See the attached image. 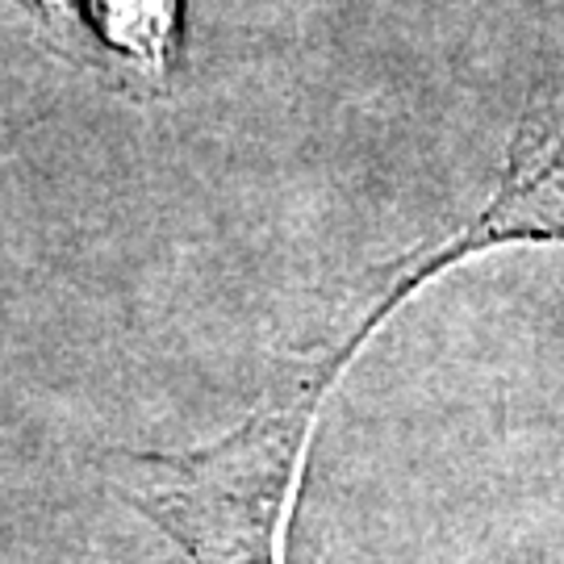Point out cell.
<instances>
[{
  "instance_id": "3957f363",
  "label": "cell",
  "mask_w": 564,
  "mask_h": 564,
  "mask_svg": "<svg viewBox=\"0 0 564 564\" xmlns=\"http://www.w3.org/2000/svg\"><path fill=\"white\" fill-rule=\"evenodd\" d=\"M93 21L121 55L160 67L172 46L176 0H93Z\"/></svg>"
},
{
  "instance_id": "6da1fadb",
  "label": "cell",
  "mask_w": 564,
  "mask_h": 564,
  "mask_svg": "<svg viewBox=\"0 0 564 564\" xmlns=\"http://www.w3.org/2000/svg\"><path fill=\"white\" fill-rule=\"evenodd\" d=\"M356 343L289 364L260 410L218 444L181 456H126L118 494L193 564H281L310 431L330 381L356 356Z\"/></svg>"
},
{
  "instance_id": "7a4b0ae2",
  "label": "cell",
  "mask_w": 564,
  "mask_h": 564,
  "mask_svg": "<svg viewBox=\"0 0 564 564\" xmlns=\"http://www.w3.org/2000/svg\"><path fill=\"white\" fill-rule=\"evenodd\" d=\"M564 242V101L531 109L514 134L510 160L494 197L473 223L431 251H414L393 268V289L381 310H393L419 281H431L440 268L468 260L498 242Z\"/></svg>"
},
{
  "instance_id": "277c9868",
  "label": "cell",
  "mask_w": 564,
  "mask_h": 564,
  "mask_svg": "<svg viewBox=\"0 0 564 564\" xmlns=\"http://www.w3.org/2000/svg\"><path fill=\"white\" fill-rule=\"evenodd\" d=\"M46 4H59V0H46Z\"/></svg>"
}]
</instances>
